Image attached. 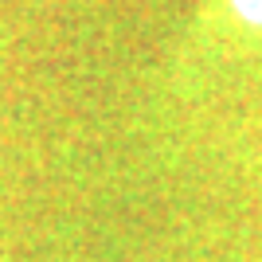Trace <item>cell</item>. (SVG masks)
Here are the masks:
<instances>
[{"label":"cell","mask_w":262,"mask_h":262,"mask_svg":"<svg viewBox=\"0 0 262 262\" xmlns=\"http://www.w3.org/2000/svg\"><path fill=\"white\" fill-rule=\"evenodd\" d=\"M231 4H235V12H239L243 20L262 24V0H231Z\"/></svg>","instance_id":"cell-1"}]
</instances>
